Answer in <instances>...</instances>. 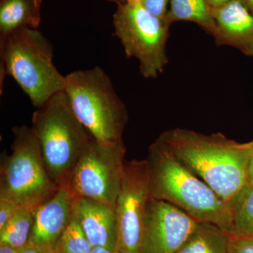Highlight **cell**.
Listing matches in <instances>:
<instances>
[{
  "label": "cell",
  "instance_id": "6da1fadb",
  "mask_svg": "<svg viewBox=\"0 0 253 253\" xmlns=\"http://www.w3.org/2000/svg\"><path fill=\"white\" fill-rule=\"evenodd\" d=\"M158 138L227 204L247 184L253 140L239 143L221 133L181 128L163 131Z\"/></svg>",
  "mask_w": 253,
  "mask_h": 253
},
{
  "label": "cell",
  "instance_id": "7a4b0ae2",
  "mask_svg": "<svg viewBox=\"0 0 253 253\" xmlns=\"http://www.w3.org/2000/svg\"><path fill=\"white\" fill-rule=\"evenodd\" d=\"M146 161L151 196L166 201L196 221L231 227L229 204L173 154L159 138L149 146Z\"/></svg>",
  "mask_w": 253,
  "mask_h": 253
},
{
  "label": "cell",
  "instance_id": "3957f363",
  "mask_svg": "<svg viewBox=\"0 0 253 253\" xmlns=\"http://www.w3.org/2000/svg\"><path fill=\"white\" fill-rule=\"evenodd\" d=\"M1 77L11 76L37 109L64 91L66 76L53 63L52 44L38 29L21 28L0 41Z\"/></svg>",
  "mask_w": 253,
  "mask_h": 253
},
{
  "label": "cell",
  "instance_id": "277c9868",
  "mask_svg": "<svg viewBox=\"0 0 253 253\" xmlns=\"http://www.w3.org/2000/svg\"><path fill=\"white\" fill-rule=\"evenodd\" d=\"M31 127L50 176L59 188L67 189L76 165L94 138L78 121L64 91L35 111Z\"/></svg>",
  "mask_w": 253,
  "mask_h": 253
},
{
  "label": "cell",
  "instance_id": "5b68a950",
  "mask_svg": "<svg viewBox=\"0 0 253 253\" xmlns=\"http://www.w3.org/2000/svg\"><path fill=\"white\" fill-rule=\"evenodd\" d=\"M64 92L78 121L94 139L123 141L127 110L102 68L70 73L66 76Z\"/></svg>",
  "mask_w": 253,
  "mask_h": 253
},
{
  "label": "cell",
  "instance_id": "8992f818",
  "mask_svg": "<svg viewBox=\"0 0 253 253\" xmlns=\"http://www.w3.org/2000/svg\"><path fill=\"white\" fill-rule=\"evenodd\" d=\"M11 153H3L0 164V199L20 207L36 208L60 189L50 176L32 127L12 129Z\"/></svg>",
  "mask_w": 253,
  "mask_h": 253
},
{
  "label": "cell",
  "instance_id": "52a82bcc",
  "mask_svg": "<svg viewBox=\"0 0 253 253\" xmlns=\"http://www.w3.org/2000/svg\"><path fill=\"white\" fill-rule=\"evenodd\" d=\"M167 21L149 12L140 1L118 5L113 15L114 35L121 41L126 57L136 58L141 76L154 79L164 71L168 59Z\"/></svg>",
  "mask_w": 253,
  "mask_h": 253
},
{
  "label": "cell",
  "instance_id": "ba28073f",
  "mask_svg": "<svg viewBox=\"0 0 253 253\" xmlns=\"http://www.w3.org/2000/svg\"><path fill=\"white\" fill-rule=\"evenodd\" d=\"M123 141L93 139L76 165L67 190L73 198H84L116 206L126 164Z\"/></svg>",
  "mask_w": 253,
  "mask_h": 253
},
{
  "label": "cell",
  "instance_id": "9c48e42d",
  "mask_svg": "<svg viewBox=\"0 0 253 253\" xmlns=\"http://www.w3.org/2000/svg\"><path fill=\"white\" fill-rule=\"evenodd\" d=\"M146 161H126L115 211L117 216L119 253H139L143 220L151 199Z\"/></svg>",
  "mask_w": 253,
  "mask_h": 253
},
{
  "label": "cell",
  "instance_id": "30bf717a",
  "mask_svg": "<svg viewBox=\"0 0 253 253\" xmlns=\"http://www.w3.org/2000/svg\"><path fill=\"white\" fill-rule=\"evenodd\" d=\"M199 223L176 206L151 197L143 220L139 253H175Z\"/></svg>",
  "mask_w": 253,
  "mask_h": 253
},
{
  "label": "cell",
  "instance_id": "8fae6325",
  "mask_svg": "<svg viewBox=\"0 0 253 253\" xmlns=\"http://www.w3.org/2000/svg\"><path fill=\"white\" fill-rule=\"evenodd\" d=\"M73 203L69 191L60 188L35 209L29 243L41 253H54L56 243L72 215Z\"/></svg>",
  "mask_w": 253,
  "mask_h": 253
},
{
  "label": "cell",
  "instance_id": "7c38bea8",
  "mask_svg": "<svg viewBox=\"0 0 253 253\" xmlns=\"http://www.w3.org/2000/svg\"><path fill=\"white\" fill-rule=\"evenodd\" d=\"M73 214L93 247L116 251L118 221L115 206L94 200L73 198Z\"/></svg>",
  "mask_w": 253,
  "mask_h": 253
},
{
  "label": "cell",
  "instance_id": "4fadbf2b",
  "mask_svg": "<svg viewBox=\"0 0 253 253\" xmlns=\"http://www.w3.org/2000/svg\"><path fill=\"white\" fill-rule=\"evenodd\" d=\"M217 32V46H231L248 56H253V14L241 0L211 9Z\"/></svg>",
  "mask_w": 253,
  "mask_h": 253
},
{
  "label": "cell",
  "instance_id": "5bb4252c",
  "mask_svg": "<svg viewBox=\"0 0 253 253\" xmlns=\"http://www.w3.org/2000/svg\"><path fill=\"white\" fill-rule=\"evenodd\" d=\"M42 0H1L0 41L21 28L38 29Z\"/></svg>",
  "mask_w": 253,
  "mask_h": 253
},
{
  "label": "cell",
  "instance_id": "9a60e30c",
  "mask_svg": "<svg viewBox=\"0 0 253 253\" xmlns=\"http://www.w3.org/2000/svg\"><path fill=\"white\" fill-rule=\"evenodd\" d=\"M182 21L196 23L208 34L215 36L217 25L206 0H170L166 21L170 26Z\"/></svg>",
  "mask_w": 253,
  "mask_h": 253
},
{
  "label": "cell",
  "instance_id": "2e32d148",
  "mask_svg": "<svg viewBox=\"0 0 253 253\" xmlns=\"http://www.w3.org/2000/svg\"><path fill=\"white\" fill-rule=\"evenodd\" d=\"M229 234L220 228L200 222L194 234L175 253H229Z\"/></svg>",
  "mask_w": 253,
  "mask_h": 253
},
{
  "label": "cell",
  "instance_id": "e0dca14e",
  "mask_svg": "<svg viewBox=\"0 0 253 253\" xmlns=\"http://www.w3.org/2000/svg\"><path fill=\"white\" fill-rule=\"evenodd\" d=\"M229 204L231 213L229 235L253 237V184H246Z\"/></svg>",
  "mask_w": 253,
  "mask_h": 253
},
{
  "label": "cell",
  "instance_id": "ac0fdd59",
  "mask_svg": "<svg viewBox=\"0 0 253 253\" xmlns=\"http://www.w3.org/2000/svg\"><path fill=\"white\" fill-rule=\"evenodd\" d=\"M35 209L20 207L0 229V244L21 249L29 243L35 219Z\"/></svg>",
  "mask_w": 253,
  "mask_h": 253
},
{
  "label": "cell",
  "instance_id": "d6986e66",
  "mask_svg": "<svg viewBox=\"0 0 253 253\" xmlns=\"http://www.w3.org/2000/svg\"><path fill=\"white\" fill-rule=\"evenodd\" d=\"M93 248L72 211L69 223L55 246L54 253H90Z\"/></svg>",
  "mask_w": 253,
  "mask_h": 253
},
{
  "label": "cell",
  "instance_id": "ffe728a7",
  "mask_svg": "<svg viewBox=\"0 0 253 253\" xmlns=\"http://www.w3.org/2000/svg\"><path fill=\"white\" fill-rule=\"evenodd\" d=\"M229 253H253V237H236L229 235Z\"/></svg>",
  "mask_w": 253,
  "mask_h": 253
},
{
  "label": "cell",
  "instance_id": "44dd1931",
  "mask_svg": "<svg viewBox=\"0 0 253 253\" xmlns=\"http://www.w3.org/2000/svg\"><path fill=\"white\" fill-rule=\"evenodd\" d=\"M140 2L151 14L166 21L168 12V6L170 0H142Z\"/></svg>",
  "mask_w": 253,
  "mask_h": 253
},
{
  "label": "cell",
  "instance_id": "7402d4cb",
  "mask_svg": "<svg viewBox=\"0 0 253 253\" xmlns=\"http://www.w3.org/2000/svg\"><path fill=\"white\" fill-rule=\"evenodd\" d=\"M19 206L9 200L0 199V229L12 217Z\"/></svg>",
  "mask_w": 253,
  "mask_h": 253
},
{
  "label": "cell",
  "instance_id": "603a6c76",
  "mask_svg": "<svg viewBox=\"0 0 253 253\" xmlns=\"http://www.w3.org/2000/svg\"><path fill=\"white\" fill-rule=\"evenodd\" d=\"M232 1L233 0H206L208 6H210L211 9L220 8L221 6L229 4V2Z\"/></svg>",
  "mask_w": 253,
  "mask_h": 253
},
{
  "label": "cell",
  "instance_id": "cb8c5ba5",
  "mask_svg": "<svg viewBox=\"0 0 253 253\" xmlns=\"http://www.w3.org/2000/svg\"><path fill=\"white\" fill-rule=\"evenodd\" d=\"M21 249L8 245L0 244V253H21Z\"/></svg>",
  "mask_w": 253,
  "mask_h": 253
},
{
  "label": "cell",
  "instance_id": "d4e9b609",
  "mask_svg": "<svg viewBox=\"0 0 253 253\" xmlns=\"http://www.w3.org/2000/svg\"><path fill=\"white\" fill-rule=\"evenodd\" d=\"M253 185V154L250 160L249 169H248V183Z\"/></svg>",
  "mask_w": 253,
  "mask_h": 253
},
{
  "label": "cell",
  "instance_id": "484cf974",
  "mask_svg": "<svg viewBox=\"0 0 253 253\" xmlns=\"http://www.w3.org/2000/svg\"><path fill=\"white\" fill-rule=\"evenodd\" d=\"M21 253H41L30 243L21 249Z\"/></svg>",
  "mask_w": 253,
  "mask_h": 253
},
{
  "label": "cell",
  "instance_id": "4316f807",
  "mask_svg": "<svg viewBox=\"0 0 253 253\" xmlns=\"http://www.w3.org/2000/svg\"><path fill=\"white\" fill-rule=\"evenodd\" d=\"M90 253H119L117 251L106 249L104 247H94L91 250Z\"/></svg>",
  "mask_w": 253,
  "mask_h": 253
},
{
  "label": "cell",
  "instance_id": "83f0119b",
  "mask_svg": "<svg viewBox=\"0 0 253 253\" xmlns=\"http://www.w3.org/2000/svg\"><path fill=\"white\" fill-rule=\"evenodd\" d=\"M241 1L253 14V0H241Z\"/></svg>",
  "mask_w": 253,
  "mask_h": 253
},
{
  "label": "cell",
  "instance_id": "f1b7e54d",
  "mask_svg": "<svg viewBox=\"0 0 253 253\" xmlns=\"http://www.w3.org/2000/svg\"><path fill=\"white\" fill-rule=\"evenodd\" d=\"M106 1H111V2L116 3V4L117 5H120L125 4V3L128 2V1H142V0H106Z\"/></svg>",
  "mask_w": 253,
  "mask_h": 253
}]
</instances>
